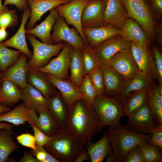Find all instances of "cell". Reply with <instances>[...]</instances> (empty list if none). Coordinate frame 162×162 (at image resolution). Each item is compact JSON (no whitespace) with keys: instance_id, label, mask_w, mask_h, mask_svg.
<instances>
[{"instance_id":"13","label":"cell","mask_w":162,"mask_h":162,"mask_svg":"<svg viewBox=\"0 0 162 162\" xmlns=\"http://www.w3.org/2000/svg\"><path fill=\"white\" fill-rule=\"evenodd\" d=\"M107 0H90L85 6L81 17L82 27L96 28L106 25L104 12Z\"/></svg>"},{"instance_id":"20","label":"cell","mask_w":162,"mask_h":162,"mask_svg":"<svg viewBox=\"0 0 162 162\" xmlns=\"http://www.w3.org/2000/svg\"><path fill=\"white\" fill-rule=\"evenodd\" d=\"M82 31L87 43L94 48L110 37L121 33L120 29L110 24L96 28L82 27Z\"/></svg>"},{"instance_id":"22","label":"cell","mask_w":162,"mask_h":162,"mask_svg":"<svg viewBox=\"0 0 162 162\" xmlns=\"http://www.w3.org/2000/svg\"><path fill=\"white\" fill-rule=\"evenodd\" d=\"M46 99L50 113L61 128H65L69 109L61 94L54 92Z\"/></svg>"},{"instance_id":"42","label":"cell","mask_w":162,"mask_h":162,"mask_svg":"<svg viewBox=\"0 0 162 162\" xmlns=\"http://www.w3.org/2000/svg\"><path fill=\"white\" fill-rule=\"evenodd\" d=\"M151 46L154 54L156 69L157 79L158 83H162V48L158 45L152 44Z\"/></svg>"},{"instance_id":"8","label":"cell","mask_w":162,"mask_h":162,"mask_svg":"<svg viewBox=\"0 0 162 162\" xmlns=\"http://www.w3.org/2000/svg\"><path fill=\"white\" fill-rule=\"evenodd\" d=\"M128 117V122L125 126L138 134H150L159 124L147 103L134 111Z\"/></svg>"},{"instance_id":"36","label":"cell","mask_w":162,"mask_h":162,"mask_svg":"<svg viewBox=\"0 0 162 162\" xmlns=\"http://www.w3.org/2000/svg\"><path fill=\"white\" fill-rule=\"evenodd\" d=\"M81 51L86 74L100 67L102 63L93 47L88 43L85 44Z\"/></svg>"},{"instance_id":"27","label":"cell","mask_w":162,"mask_h":162,"mask_svg":"<svg viewBox=\"0 0 162 162\" xmlns=\"http://www.w3.org/2000/svg\"><path fill=\"white\" fill-rule=\"evenodd\" d=\"M58 15L56 9L55 8L52 9L44 21L34 28L26 30V34L38 37L43 43L52 44L50 38L51 32Z\"/></svg>"},{"instance_id":"30","label":"cell","mask_w":162,"mask_h":162,"mask_svg":"<svg viewBox=\"0 0 162 162\" xmlns=\"http://www.w3.org/2000/svg\"><path fill=\"white\" fill-rule=\"evenodd\" d=\"M146 103L159 124H162V83L150 87Z\"/></svg>"},{"instance_id":"56","label":"cell","mask_w":162,"mask_h":162,"mask_svg":"<svg viewBox=\"0 0 162 162\" xmlns=\"http://www.w3.org/2000/svg\"><path fill=\"white\" fill-rule=\"evenodd\" d=\"M8 10L7 6L2 4V0H0V15L5 11Z\"/></svg>"},{"instance_id":"58","label":"cell","mask_w":162,"mask_h":162,"mask_svg":"<svg viewBox=\"0 0 162 162\" xmlns=\"http://www.w3.org/2000/svg\"><path fill=\"white\" fill-rule=\"evenodd\" d=\"M2 74L1 73V72L0 71V79L2 77Z\"/></svg>"},{"instance_id":"52","label":"cell","mask_w":162,"mask_h":162,"mask_svg":"<svg viewBox=\"0 0 162 162\" xmlns=\"http://www.w3.org/2000/svg\"><path fill=\"white\" fill-rule=\"evenodd\" d=\"M85 160L90 161V159L87 153L86 148H84L77 156L75 162H82Z\"/></svg>"},{"instance_id":"28","label":"cell","mask_w":162,"mask_h":162,"mask_svg":"<svg viewBox=\"0 0 162 162\" xmlns=\"http://www.w3.org/2000/svg\"><path fill=\"white\" fill-rule=\"evenodd\" d=\"M70 69V81L79 88L86 73L81 51L72 46Z\"/></svg>"},{"instance_id":"29","label":"cell","mask_w":162,"mask_h":162,"mask_svg":"<svg viewBox=\"0 0 162 162\" xmlns=\"http://www.w3.org/2000/svg\"><path fill=\"white\" fill-rule=\"evenodd\" d=\"M151 86L144 76L140 72L135 76L125 80L117 98L123 105L126 98L130 94L148 88Z\"/></svg>"},{"instance_id":"11","label":"cell","mask_w":162,"mask_h":162,"mask_svg":"<svg viewBox=\"0 0 162 162\" xmlns=\"http://www.w3.org/2000/svg\"><path fill=\"white\" fill-rule=\"evenodd\" d=\"M71 46L67 42L58 56L45 66L34 69L44 74H49L58 79L66 80L70 69Z\"/></svg>"},{"instance_id":"31","label":"cell","mask_w":162,"mask_h":162,"mask_svg":"<svg viewBox=\"0 0 162 162\" xmlns=\"http://www.w3.org/2000/svg\"><path fill=\"white\" fill-rule=\"evenodd\" d=\"M22 89L18 86L8 81L1 82L0 104L11 106L20 101Z\"/></svg>"},{"instance_id":"41","label":"cell","mask_w":162,"mask_h":162,"mask_svg":"<svg viewBox=\"0 0 162 162\" xmlns=\"http://www.w3.org/2000/svg\"><path fill=\"white\" fill-rule=\"evenodd\" d=\"M18 19L15 10L8 9L0 15V28L13 27L17 23Z\"/></svg>"},{"instance_id":"16","label":"cell","mask_w":162,"mask_h":162,"mask_svg":"<svg viewBox=\"0 0 162 162\" xmlns=\"http://www.w3.org/2000/svg\"><path fill=\"white\" fill-rule=\"evenodd\" d=\"M44 74L48 82L60 91L69 109L77 100H84V97L79 88L70 81L58 79L48 73Z\"/></svg>"},{"instance_id":"17","label":"cell","mask_w":162,"mask_h":162,"mask_svg":"<svg viewBox=\"0 0 162 162\" xmlns=\"http://www.w3.org/2000/svg\"><path fill=\"white\" fill-rule=\"evenodd\" d=\"M38 120L36 112L23 102L11 111L0 114V122L5 121L15 125H23L26 122L36 126Z\"/></svg>"},{"instance_id":"43","label":"cell","mask_w":162,"mask_h":162,"mask_svg":"<svg viewBox=\"0 0 162 162\" xmlns=\"http://www.w3.org/2000/svg\"><path fill=\"white\" fill-rule=\"evenodd\" d=\"M156 22L162 21V0H145Z\"/></svg>"},{"instance_id":"44","label":"cell","mask_w":162,"mask_h":162,"mask_svg":"<svg viewBox=\"0 0 162 162\" xmlns=\"http://www.w3.org/2000/svg\"><path fill=\"white\" fill-rule=\"evenodd\" d=\"M32 151V154L39 162H59L43 146L36 144V149Z\"/></svg>"},{"instance_id":"14","label":"cell","mask_w":162,"mask_h":162,"mask_svg":"<svg viewBox=\"0 0 162 162\" xmlns=\"http://www.w3.org/2000/svg\"><path fill=\"white\" fill-rule=\"evenodd\" d=\"M130 48V42L121 35L112 36L94 48L102 63L107 64L118 52Z\"/></svg>"},{"instance_id":"9","label":"cell","mask_w":162,"mask_h":162,"mask_svg":"<svg viewBox=\"0 0 162 162\" xmlns=\"http://www.w3.org/2000/svg\"><path fill=\"white\" fill-rule=\"evenodd\" d=\"M64 18L58 15L53 25L50 38L52 44L64 41L75 49L81 50L85 43L78 31L74 27L70 28Z\"/></svg>"},{"instance_id":"5","label":"cell","mask_w":162,"mask_h":162,"mask_svg":"<svg viewBox=\"0 0 162 162\" xmlns=\"http://www.w3.org/2000/svg\"><path fill=\"white\" fill-rule=\"evenodd\" d=\"M128 17L137 22L152 43L155 41L154 29L157 22L145 0H122Z\"/></svg>"},{"instance_id":"34","label":"cell","mask_w":162,"mask_h":162,"mask_svg":"<svg viewBox=\"0 0 162 162\" xmlns=\"http://www.w3.org/2000/svg\"><path fill=\"white\" fill-rule=\"evenodd\" d=\"M36 126L46 135L50 136L61 128L50 113L48 107L44 108L39 113Z\"/></svg>"},{"instance_id":"35","label":"cell","mask_w":162,"mask_h":162,"mask_svg":"<svg viewBox=\"0 0 162 162\" xmlns=\"http://www.w3.org/2000/svg\"><path fill=\"white\" fill-rule=\"evenodd\" d=\"M149 88L133 92L128 96L123 105L124 115L128 117L146 103Z\"/></svg>"},{"instance_id":"54","label":"cell","mask_w":162,"mask_h":162,"mask_svg":"<svg viewBox=\"0 0 162 162\" xmlns=\"http://www.w3.org/2000/svg\"><path fill=\"white\" fill-rule=\"evenodd\" d=\"M106 161L107 162H117L116 160L113 152L112 150L107 155Z\"/></svg>"},{"instance_id":"50","label":"cell","mask_w":162,"mask_h":162,"mask_svg":"<svg viewBox=\"0 0 162 162\" xmlns=\"http://www.w3.org/2000/svg\"><path fill=\"white\" fill-rule=\"evenodd\" d=\"M154 35L157 45L162 48V21L157 23L154 29Z\"/></svg>"},{"instance_id":"59","label":"cell","mask_w":162,"mask_h":162,"mask_svg":"<svg viewBox=\"0 0 162 162\" xmlns=\"http://www.w3.org/2000/svg\"><path fill=\"white\" fill-rule=\"evenodd\" d=\"M0 84H1V82H0Z\"/></svg>"},{"instance_id":"10","label":"cell","mask_w":162,"mask_h":162,"mask_svg":"<svg viewBox=\"0 0 162 162\" xmlns=\"http://www.w3.org/2000/svg\"><path fill=\"white\" fill-rule=\"evenodd\" d=\"M90 0H71L69 2L61 4L55 8L58 14L62 16L66 22L72 25L78 31L85 44L88 43L82 31L81 17L83 10Z\"/></svg>"},{"instance_id":"2","label":"cell","mask_w":162,"mask_h":162,"mask_svg":"<svg viewBox=\"0 0 162 162\" xmlns=\"http://www.w3.org/2000/svg\"><path fill=\"white\" fill-rule=\"evenodd\" d=\"M50 137L43 147L59 162H75L84 148V145L65 128Z\"/></svg>"},{"instance_id":"49","label":"cell","mask_w":162,"mask_h":162,"mask_svg":"<svg viewBox=\"0 0 162 162\" xmlns=\"http://www.w3.org/2000/svg\"><path fill=\"white\" fill-rule=\"evenodd\" d=\"M4 4L14 5L20 11L23 10L28 7L27 0H5Z\"/></svg>"},{"instance_id":"37","label":"cell","mask_w":162,"mask_h":162,"mask_svg":"<svg viewBox=\"0 0 162 162\" xmlns=\"http://www.w3.org/2000/svg\"><path fill=\"white\" fill-rule=\"evenodd\" d=\"M22 52L9 49L0 43V71L2 74L18 59Z\"/></svg>"},{"instance_id":"53","label":"cell","mask_w":162,"mask_h":162,"mask_svg":"<svg viewBox=\"0 0 162 162\" xmlns=\"http://www.w3.org/2000/svg\"><path fill=\"white\" fill-rule=\"evenodd\" d=\"M8 35V33L6 28H0V43L5 40Z\"/></svg>"},{"instance_id":"46","label":"cell","mask_w":162,"mask_h":162,"mask_svg":"<svg viewBox=\"0 0 162 162\" xmlns=\"http://www.w3.org/2000/svg\"><path fill=\"white\" fill-rule=\"evenodd\" d=\"M16 139L22 145L31 148L32 150L36 149V144L34 136L30 134H21L16 137Z\"/></svg>"},{"instance_id":"23","label":"cell","mask_w":162,"mask_h":162,"mask_svg":"<svg viewBox=\"0 0 162 162\" xmlns=\"http://www.w3.org/2000/svg\"><path fill=\"white\" fill-rule=\"evenodd\" d=\"M121 30V35L130 42L144 46H148L152 44L141 26L137 22L131 18H127Z\"/></svg>"},{"instance_id":"26","label":"cell","mask_w":162,"mask_h":162,"mask_svg":"<svg viewBox=\"0 0 162 162\" xmlns=\"http://www.w3.org/2000/svg\"><path fill=\"white\" fill-rule=\"evenodd\" d=\"M21 99L28 108L34 110L38 114L44 108L48 107L46 98L28 83L22 89Z\"/></svg>"},{"instance_id":"45","label":"cell","mask_w":162,"mask_h":162,"mask_svg":"<svg viewBox=\"0 0 162 162\" xmlns=\"http://www.w3.org/2000/svg\"><path fill=\"white\" fill-rule=\"evenodd\" d=\"M152 134L150 138L147 142L157 147L159 149H162V124L158 126L150 132Z\"/></svg>"},{"instance_id":"33","label":"cell","mask_w":162,"mask_h":162,"mask_svg":"<svg viewBox=\"0 0 162 162\" xmlns=\"http://www.w3.org/2000/svg\"><path fill=\"white\" fill-rule=\"evenodd\" d=\"M13 134L7 128L0 129V162L7 161L9 155L18 149L13 140Z\"/></svg>"},{"instance_id":"6","label":"cell","mask_w":162,"mask_h":162,"mask_svg":"<svg viewBox=\"0 0 162 162\" xmlns=\"http://www.w3.org/2000/svg\"><path fill=\"white\" fill-rule=\"evenodd\" d=\"M26 34L33 49L32 57L28 62L29 69H36L45 66L52 57L59 54L64 46L62 42L55 44L41 42L33 35Z\"/></svg>"},{"instance_id":"7","label":"cell","mask_w":162,"mask_h":162,"mask_svg":"<svg viewBox=\"0 0 162 162\" xmlns=\"http://www.w3.org/2000/svg\"><path fill=\"white\" fill-rule=\"evenodd\" d=\"M130 49L140 72L152 85L157 79L154 54L151 45L144 46L130 42Z\"/></svg>"},{"instance_id":"48","label":"cell","mask_w":162,"mask_h":162,"mask_svg":"<svg viewBox=\"0 0 162 162\" xmlns=\"http://www.w3.org/2000/svg\"><path fill=\"white\" fill-rule=\"evenodd\" d=\"M34 131L36 144L43 146L49 141L51 137L48 136L40 130L34 123L30 124Z\"/></svg>"},{"instance_id":"51","label":"cell","mask_w":162,"mask_h":162,"mask_svg":"<svg viewBox=\"0 0 162 162\" xmlns=\"http://www.w3.org/2000/svg\"><path fill=\"white\" fill-rule=\"evenodd\" d=\"M19 162H39L38 160L27 151H26Z\"/></svg>"},{"instance_id":"4","label":"cell","mask_w":162,"mask_h":162,"mask_svg":"<svg viewBox=\"0 0 162 162\" xmlns=\"http://www.w3.org/2000/svg\"><path fill=\"white\" fill-rule=\"evenodd\" d=\"M92 106L99 120L95 134L104 126L115 128L121 124L120 120L124 114L123 105L117 98H110L103 94L98 95Z\"/></svg>"},{"instance_id":"32","label":"cell","mask_w":162,"mask_h":162,"mask_svg":"<svg viewBox=\"0 0 162 162\" xmlns=\"http://www.w3.org/2000/svg\"><path fill=\"white\" fill-rule=\"evenodd\" d=\"M27 79V83L39 91L46 98L54 92L50 83L41 72L28 69Z\"/></svg>"},{"instance_id":"1","label":"cell","mask_w":162,"mask_h":162,"mask_svg":"<svg viewBox=\"0 0 162 162\" xmlns=\"http://www.w3.org/2000/svg\"><path fill=\"white\" fill-rule=\"evenodd\" d=\"M99 123L98 116L92 106L80 100L69 109L65 128L85 146L91 141Z\"/></svg>"},{"instance_id":"38","label":"cell","mask_w":162,"mask_h":162,"mask_svg":"<svg viewBox=\"0 0 162 162\" xmlns=\"http://www.w3.org/2000/svg\"><path fill=\"white\" fill-rule=\"evenodd\" d=\"M141 151L144 162H161L162 153L157 147L147 141L141 142L138 145Z\"/></svg>"},{"instance_id":"47","label":"cell","mask_w":162,"mask_h":162,"mask_svg":"<svg viewBox=\"0 0 162 162\" xmlns=\"http://www.w3.org/2000/svg\"><path fill=\"white\" fill-rule=\"evenodd\" d=\"M123 161L144 162L143 154L138 146L133 148L128 153Z\"/></svg>"},{"instance_id":"57","label":"cell","mask_w":162,"mask_h":162,"mask_svg":"<svg viewBox=\"0 0 162 162\" xmlns=\"http://www.w3.org/2000/svg\"><path fill=\"white\" fill-rule=\"evenodd\" d=\"M10 110V109L3 105L0 104V114L7 112Z\"/></svg>"},{"instance_id":"3","label":"cell","mask_w":162,"mask_h":162,"mask_svg":"<svg viewBox=\"0 0 162 162\" xmlns=\"http://www.w3.org/2000/svg\"><path fill=\"white\" fill-rule=\"evenodd\" d=\"M107 132L117 162L123 161L131 149L148 140L151 136L134 132L121 124L115 128L108 126Z\"/></svg>"},{"instance_id":"40","label":"cell","mask_w":162,"mask_h":162,"mask_svg":"<svg viewBox=\"0 0 162 162\" xmlns=\"http://www.w3.org/2000/svg\"><path fill=\"white\" fill-rule=\"evenodd\" d=\"M93 85L96 90L98 96L103 94L105 91V84L103 73L100 68L88 74Z\"/></svg>"},{"instance_id":"55","label":"cell","mask_w":162,"mask_h":162,"mask_svg":"<svg viewBox=\"0 0 162 162\" xmlns=\"http://www.w3.org/2000/svg\"><path fill=\"white\" fill-rule=\"evenodd\" d=\"M14 126L8 123L0 122V129L4 128L11 131V128Z\"/></svg>"},{"instance_id":"21","label":"cell","mask_w":162,"mask_h":162,"mask_svg":"<svg viewBox=\"0 0 162 162\" xmlns=\"http://www.w3.org/2000/svg\"><path fill=\"white\" fill-rule=\"evenodd\" d=\"M71 0H27L31 10L29 20L27 24V29L33 28L35 23L40 20L43 14L57 6L67 4Z\"/></svg>"},{"instance_id":"15","label":"cell","mask_w":162,"mask_h":162,"mask_svg":"<svg viewBox=\"0 0 162 162\" xmlns=\"http://www.w3.org/2000/svg\"><path fill=\"white\" fill-rule=\"evenodd\" d=\"M27 56L22 53L16 62L3 74L0 82L8 81L14 83L21 88H24L27 84V74L28 70Z\"/></svg>"},{"instance_id":"12","label":"cell","mask_w":162,"mask_h":162,"mask_svg":"<svg viewBox=\"0 0 162 162\" xmlns=\"http://www.w3.org/2000/svg\"><path fill=\"white\" fill-rule=\"evenodd\" d=\"M107 64L125 80L132 78L140 73L130 48L117 53Z\"/></svg>"},{"instance_id":"19","label":"cell","mask_w":162,"mask_h":162,"mask_svg":"<svg viewBox=\"0 0 162 162\" xmlns=\"http://www.w3.org/2000/svg\"><path fill=\"white\" fill-rule=\"evenodd\" d=\"M31 10L28 7L23 10L22 19L20 27L16 33L7 40L1 43L6 47L16 48L26 55L30 59L32 53L29 50L26 40L25 26L31 15Z\"/></svg>"},{"instance_id":"39","label":"cell","mask_w":162,"mask_h":162,"mask_svg":"<svg viewBox=\"0 0 162 162\" xmlns=\"http://www.w3.org/2000/svg\"><path fill=\"white\" fill-rule=\"evenodd\" d=\"M79 88L84 97V100L88 105L92 106L98 94L88 74L85 75Z\"/></svg>"},{"instance_id":"25","label":"cell","mask_w":162,"mask_h":162,"mask_svg":"<svg viewBox=\"0 0 162 162\" xmlns=\"http://www.w3.org/2000/svg\"><path fill=\"white\" fill-rule=\"evenodd\" d=\"M87 153L92 162H102L112 150L107 132L95 143L91 141L86 144Z\"/></svg>"},{"instance_id":"24","label":"cell","mask_w":162,"mask_h":162,"mask_svg":"<svg viewBox=\"0 0 162 162\" xmlns=\"http://www.w3.org/2000/svg\"><path fill=\"white\" fill-rule=\"evenodd\" d=\"M100 68L104 77L105 92L112 96L113 98H117L125 80L107 64L102 63Z\"/></svg>"},{"instance_id":"18","label":"cell","mask_w":162,"mask_h":162,"mask_svg":"<svg viewBox=\"0 0 162 162\" xmlns=\"http://www.w3.org/2000/svg\"><path fill=\"white\" fill-rule=\"evenodd\" d=\"M128 17V12L122 0H107L104 15L106 25L121 29Z\"/></svg>"}]
</instances>
